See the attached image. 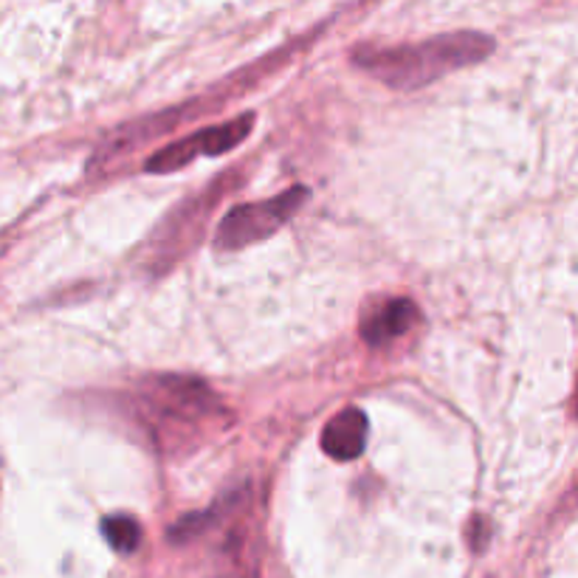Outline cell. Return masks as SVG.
Returning a JSON list of instances; mask_svg holds the SVG:
<instances>
[{
    "label": "cell",
    "mask_w": 578,
    "mask_h": 578,
    "mask_svg": "<svg viewBox=\"0 0 578 578\" xmlns=\"http://www.w3.org/2000/svg\"><path fill=\"white\" fill-rule=\"evenodd\" d=\"M370 435L368 416L356 407L341 409L322 429V451L330 455L334 460H356L364 451Z\"/></svg>",
    "instance_id": "5"
},
{
    "label": "cell",
    "mask_w": 578,
    "mask_h": 578,
    "mask_svg": "<svg viewBox=\"0 0 578 578\" xmlns=\"http://www.w3.org/2000/svg\"><path fill=\"white\" fill-rule=\"evenodd\" d=\"M252 128H254V113H243L238 116V119L215 124V128L197 130L192 136L167 144L164 150L153 153V156L144 161V170L176 172L181 170V167H186V164L195 161L197 156H224V153L234 150V147L252 133Z\"/></svg>",
    "instance_id": "4"
},
{
    "label": "cell",
    "mask_w": 578,
    "mask_h": 578,
    "mask_svg": "<svg viewBox=\"0 0 578 578\" xmlns=\"http://www.w3.org/2000/svg\"><path fill=\"white\" fill-rule=\"evenodd\" d=\"M103 537L108 544L119 553H133L142 544V525L133 517L124 514H113V517L103 519Z\"/></svg>",
    "instance_id": "7"
},
{
    "label": "cell",
    "mask_w": 578,
    "mask_h": 578,
    "mask_svg": "<svg viewBox=\"0 0 578 578\" xmlns=\"http://www.w3.org/2000/svg\"><path fill=\"white\" fill-rule=\"evenodd\" d=\"M418 320H421V313H418L412 300L398 297V300L378 302L373 311L364 313V320H361V336H364L368 345H387V341L409 334V330L418 325Z\"/></svg>",
    "instance_id": "6"
},
{
    "label": "cell",
    "mask_w": 578,
    "mask_h": 578,
    "mask_svg": "<svg viewBox=\"0 0 578 578\" xmlns=\"http://www.w3.org/2000/svg\"><path fill=\"white\" fill-rule=\"evenodd\" d=\"M494 51V40L477 32H455L432 40L395 48H359L353 62L370 76L395 91H412L429 85L449 71L466 69L485 60Z\"/></svg>",
    "instance_id": "1"
},
{
    "label": "cell",
    "mask_w": 578,
    "mask_h": 578,
    "mask_svg": "<svg viewBox=\"0 0 578 578\" xmlns=\"http://www.w3.org/2000/svg\"><path fill=\"white\" fill-rule=\"evenodd\" d=\"M142 421L156 432L161 446L190 443L197 432L220 429L224 404L201 382L190 378H156L147 382L139 398Z\"/></svg>",
    "instance_id": "2"
},
{
    "label": "cell",
    "mask_w": 578,
    "mask_h": 578,
    "mask_svg": "<svg viewBox=\"0 0 578 578\" xmlns=\"http://www.w3.org/2000/svg\"><path fill=\"white\" fill-rule=\"evenodd\" d=\"M305 197V186H293V190L282 192V195L272 197V201L234 206L218 224L215 245L220 252H234V249H245V245L257 243V240L272 238L279 226H286L300 212Z\"/></svg>",
    "instance_id": "3"
}]
</instances>
